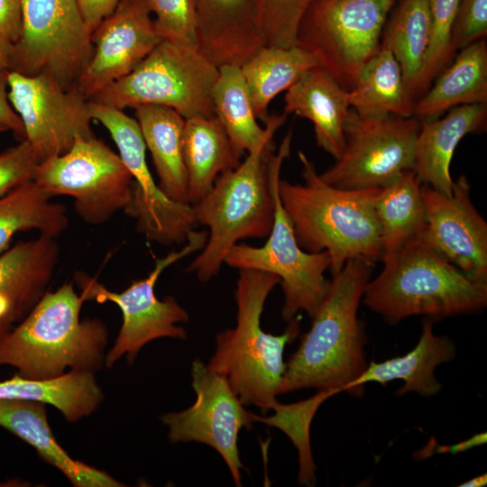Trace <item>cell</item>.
Returning <instances> with one entry per match:
<instances>
[{"label":"cell","instance_id":"6da1fadb","mask_svg":"<svg viewBox=\"0 0 487 487\" xmlns=\"http://www.w3.org/2000/svg\"><path fill=\"white\" fill-rule=\"evenodd\" d=\"M372 267L352 259L333 275L309 330L286 363L280 394L308 388L351 392L368 366L357 312Z\"/></svg>","mask_w":487,"mask_h":487},{"label":"cell","instance_id":"7a4b0ae2","mask_svg":"<svg viewBox=\"0 0 487 487\" xmlns=\"http://www.w3.org/2000/svg\"><path fill=\"white\" fill-rule=\"evenodd\" d=\"M304 184L279 181V195L300 247L326 251L337 273L352 259L374 264L382 258L374 200L380 187L344 189L326 183L299 151Z\"/></svg>","mask_w":487,"mask_h":487},{"label":"cell","instance_id":"3957f363","mask_svg":"<svg viewBox=\"0 0 487 487\" xmlns=\"http://www.w3.org/2000/svg\"><path fill=\"white\" fill-rule=\"evenodd\" d=\"M85 302L73 283L47 291L31 312L0 337V366L32 380L51 379L69 368L95 373L105 364L108 331L99 319L80 321Z\"/></svg>","mask_w":487,"mask_h":487},{"label":"cell","instance_id":"277c9868","mask_svg":"<svg viewBox=\"0 0 487 487\" xmlns=\"http://www.w3.org/2000/svg\"><path fill=\"white\" fill-rule=\"evenodd\" d=\"M279 282L272 273L239 270L234 291L236 325L216 335L215 352L207 364L226 379L244 405L265 411L271 409L280 394L286 370L285 345L299 333L295 317L280 335L268 334L261 326L265 301Z\"/></svg>","mask_w":487,"mask_h":487},{"label":"cell","instance_id":"5b68a950","mask_svg":"<svg viewBox=\"0 0 487 487\" xmlns=\"http://www.w3.org/2000/svg\"><path fill=\"white\" fill-rule=\"evenodd\" d=\"M381 262L363 301L391 325L413 316L434 321L474 313L487 305V283L471 279L417 239Z\"/></svg>","mask_w":487,"mask_h":487},{"label":"cell","instance_id":"8992f818","mask_svg":"<svg viewBox=\"0 0 487 487\" xmlns=\"http://www.w3.org/2000/svg\"><path fill=\"white\" fill-rule=\"evenodd\" d=\"M273 138L248 152L244 161L221 174L211 190L193 206L197 224L209 234L188 271L201 282L215 277L230 249L240 240L269 234L274 213L268 160Z\"/></svg>","mask_w":487,"mask_h":487},{"label":"cell","instance_id":"52a82bcc","mask_svg":"<svg viewBox=\"0 0 487 487\" xmlns=\"http://www.w3.org/2000/svg\"><path fill=\"white\" fill-rule=\"evenodd\" d=\"M292 131L283 138L276 153L268 160V173L273 197L274 213L271 229L262 246L236 244L227 253L225 263L238 270H256L276 275L284 294L281 317L289 322L299 311L311 318L315 315L329 284L324 273L329 269L327 252L309 253L299 244L292 223L279 195L280 170L289 156Z\"/></svg>","mask_w":487,"mask_h":487},{"label":"cell","instance_id":"ba28073f","mask_svg":"<svg viewBox=\"0 0 487 487\" xmlns=\"http://www.w3.org/2000/svg\"><path fill=\"white\" fill-rule=\"evenodd\" d=\"M217 75L218 66L199 50L161 41L131 72L90 100L121 110L166 106L185 119L212 117Z\"/></svg>","mask_w":487,"mask_h":487},{"label":"cell","instance_id":"9c48e42d","mask_svg":"<svg viewBox=\"0 0 487 487\" xmlns=\"http://www.w3.org/2000/svg\"><path fill=\"white\" fill-rule=\"evenodd\" d=\"M398 0H315L304 14L296 45L311 53L347 91L379 51Z\"/></svg>","mask_w":487,"mask_h":487},{"label":"cell","instance_id":"30bf717a","mask_svg":"<svg viewBox=\"0 0 487 487\" xmlns=\"http://www.w3.org/2000/svg\"><path fill=\"white\" fill-rule=\"evenodd\" d=\"M33 181L51 198L71 197L78 216L93 225L124 211L133 188L119 154L94 134L77 136L68 152L41 161Z\"/></svg>","mask_w":487,"mask_h":487},{"label":"cell","instance_id":"8fae6325","mask_svg":"<svg viewBox=\"0 0 487 487\" xmlns=\"http://www.w3.org/2000/svg\"><path fill=\"white\" fill-rule=\"evenodd\" d=\"M207 240L204 231L192 230L188 235L187 244L179 251H172L155 261V266L149 275L142 280H133L121 292L107 289L95 278L78 271L75 283L81 289L85 301L98 303L107 301L116 304L123 314V324L113 348L106 355L105 364L112 367L117 360L125 355L130 363H133L139 351L149 342L171 337L179 340L187 338V331L178 323H185L189 316L177 300L167 296L159 299L154 291L156 282L162 271L194 252L202 250Z\"/></svg>","mask_w":487,"mask_h":487},{"label":"cell","instance_id":"7c38bea8","mask_svg":"<svg viewBox=\"0 0 487 487\" xmlns=\"http://www.w3.org/2000/svg\"><path fill=\"white\" fill-rule=\"evenodd\" d=\"M419 129L415 116H367L350 108L343 152L320 177L344 189L382 187L413 170Z\"/></svg>","mask_w":487,"mask_h":487},{"label":"cell","instance_id":"4fadbf2b","mask_svg":"<svg viewBox=\"0 0 487 487\" xmlns=\"http://www.w3.org/2000/svg\"><path fill=\"white\" fill-rule=\"evenodd\" d=\"M14 45L12 70L49 73L66 89L77 88L92 51L76 0H22V31Z\"/></svg>","mask_w":487,"mask_h":487},{"label":"cell","instance_id":"5bb4252c","mask_svg":"<svg viewBox=\"0 0 487 487\" xmlns=\"http://www.w3.org/2000/svg\"><path fill=\"white\" fill-rule=\"evenodd\" d=\"M89 113L92 120L108 131L133 177L132 199L124 212L136 219L138 231L163 245L187 241L197 225L193 206L172 201L155 183L147 165L146 146L136 119L124 110L93 100H89Z\"/></svg>","mask_w":487,"mask_h":487},{"label":"cell","instance_id":"9a60e30c","mask_svg":"<svg viewBox=\"0 0 487 487\" xmlns=\"http://www.w3.org/2000/svg\"><path fill=\"white\" fill-rule=\"evenodd\" d=\"M8 98L39 163L68 152L77 136L94 134L89 99L51 75L7 72Z\"/></svg>","mask_w":487,"mask_h":487},{"label":"cell","instance_id":"2e32d148","mask_svg":"<svg viewBox=\"0 0 487 487\" xmlns=\"http://www.w3.org/2000/svg\"><path fill=\"white\" fill-rule=\"evenodd\" d=\"M195 403L179 412L161 416L170 442H198L215 449L226 464L236 486H242L244 469L237 446L241 428H252L253 413L244 409L226 379L207 368L200 360L192 363Z\"/></svg>","mask_w":487,"mask_h":487},{"label":"cell","instance_id":"e0dca14e","mask_svg":"<svg viewBox=\"0 0 487 487\" xmlns=\"http://www.w3.org/2000/svg\"><path fill=\"white\" fill-rule=\"evenodd\" d=\"M470 190L464 175L454 181L451 196L421 184L425 225L417 240L471 279L487 283V223Z\"/></svg>","mask_w":487,"mask_h":487},{"label":"cell","instance_id":"ac0fdd59","mask_svg":"<svg viewBox=\"0 0 487 487\" xmlns=\"http://www.w3.org/2000/svg\"><path fill=\"white\" fill-rule=\"evenodd\" d=\"M161 41L146 0H122L93 32L91 55L77 89L92 99L131 72Z\"/></svg>","mask_w":487,"mask_h":487},{"label":"cell","instance_id":"d6986e66","mask_svg":"<svg viewBox=\"0 0 487 487\" xmlns=\"http://www.w3.org/2000/svg\"><path fill=\"white\" fill-rule=\"evenodd\" d=\"M59 256L55 238L41 234L0 253V337L16 326L48 291Z\"/></svg>","mask_w":487,"mask_h":487},{"label":"cell","instance_id":"ffe728a7","mask_svg":"<svg viewBox=\"0 0 487 487\" xmlns=\"http://www.w3.org/2000/svg\"><path fill=\"white\" fill-rule=\"evenodd\" d=\"M198 50L216 66H241L264 41L256 0H196Z\"/></svg>","mask_w":487,"mask_h":487},{"label":"cell","instance_id":"44dd1931","mask_svg":"<svg viewBox=\"0 0 487 487\" xmlns=\"http://www.w3.org/2000/svg\"><path fill=\"white\" fill-rule=\"evenodd\" d=\"M487 126V104L461 105L442 118L420 120L413 171L421 184L451 196L454 180L450 164L455 148L469 133Z\"/></svg>","mask_w":487,"mask_h":487},{"label":"cell","instance_id":"7402d4cb","mask_svg":"<svg viewBox=\"0 0 487 487\" xmlns=\"http://www.w3.org/2000/svg\"><path fill=\"white\" fill-rule=\"evenodd\" d=\"M350 108L348 91L320 66L305 71L284 97V113L309 120L317 144L335 160L344 150L345 123Z\"/></svg>","mask_w":487,"mask_h":487},{"label":"cell","instance_id":"603a6c76","mask_svg":"<svg viewBox=\"0 0 487 487\" xmlns=\"http://www.w3.org/2000/svg\"><path fill=\"white\" fill-rule=\"evenodd\" d=\"M0 427L32 446L47 463L60 471L76 487H121L104 471L73 459L56 441L50 427L46 404L0 399Z\"/></svg>","mask_w":487,"mask_h":487},{"label":"cell","instance_id":"cb8c5ba5","mask_svg":"<svg viewBox=\"0 0 487 487\" xmlns=\"http://www.w3.org/2000/svg\"><path fill=\"white\" fill-rule=\"evenodd\" d=\"M455 355L453 341L446 336L435 335L433 321L427 318L423 321L420 338L411 351L381 363H370L353 382L350 393L361 396L367 382L386 384L399 379L404 384L399 389L398 395L415 391L423 397L434 396L442 388L435 376L436 368L450 362Z\"/></svg>","mask_w":487,"mask_h":487},{"label":"cell","instance_id":"d4e9b609","mask_svg":"<svg viewBox=\"0 0 487 487\" xmlns=\"http://www.w3.org/2000/svg\"><path fill=\"white\" fill-rule=\"evenodd\" d=\"M133 109L159 178V188L172 201L189 204L183 157L186 119L175 110L161 106L142 105Z\"/></svg>","mask_w":487,"mask_h":487},{"label":"cell","instance_id":"484cf974","mask_svg":"<svg viewBox=\"0 0 487 487\" xmlns=\"http://www.w3.org/2000/svg\"><path fill=\"white\" fill-rule=\"evenodd\" d=\"M215 116L224 127L235 156L253 151L273 138L285 123L287 114L270 115L262 128L257 122L240 66L222 65L212 90Z\"/></svg>","mask_w":487,"mask_h":487},{"label":"cell","instance_id":"4316f807","mask_svg":"<svg viewBox=\"0 0 487 487\" xmlns=\"http://www.w3.org/2000/svg\"><path fill=\"white\" fill-rule=\"evenodd\" d=\"M470 104H487L486 38L460 50L434 85L416 100L414 116L435 119L455 106Z\"/></svg>","mask_w":487,"mask_h":487},{"label":"cell","instance_id":"83f0119b","mask_svg":"<svg viewBox=\"0 0 487 487\" xmlns=\"http://www.w3.org/2000/svg\"><path fill=\"white\" fill-rule=\"evenodd\" d=\"M183 157L190 205L200 201L221 174L236 168L241 162L216 116L186 119Z\"/></svg>","mask_w":487,"mask_h":487},{"label":"cell","instance_id":"f1b7e54d","mask_svg":"<svg viewBox=\"0 0 487 487\" xmlns=\"http://www.w3.org/2000/svg\"><path fill=\"white\" fill-rule=\"evenodd\" d=\"M0 399L25 400L50 404L69 422L95 412L104 400L95 373L71 370L60 376L32 380L15 373L0 381Z\"/></svg>","mask_w":487,"mask_h":487},{"label":"cell","instance_id":"f546056e","mask_svg":"<svg viewBox=\"0 0 487 487\" xmlns=\"http://www.w3.org/2000/svg\"><path fill=\"white\" fill-rule=\"evenodd\" d=\"M350 107L367 116H414L415 99L393 54L381 46L348 91Z\"/></svg>","mask_w":487,"mask_h":487},{"label":"cell","instance_id":"4dcf8cb0","mask_svg":"<svg viewBox=\"0 0 487 487\" xmlns=\"http://www.w3.org/2000/svg\"><path fill=\"white\" fill-rule=\"evenodd\" d=\"M374 209L382 258L416 240L425 225V210L421 182L415 172L412 170H404L393 180L380 187Z\"/></svg>","mask_w":487,"mask_h":487},{"label":"cell","instance_id":"1f68e13d","mask_svg":"<svg viewBox=\"0 0 487 487\" xmlns=\"http://www.w3.org/2000/svg\"><path fill=\"white\" fill-rule=\"evenodd\" d=\"M317 66L316 58L298 45H263L257 50L240 66L257 118L266 122L271 101Z\"/></svg>","mask_w":487,"mask_h":487},{"label":"cell","instance_id":"d6a6232c","mask_svg":"<svg viewBox=\"0 0 487 487\" xmlns=\"http://www.w3.org/2000/svg\"><path fill=\"white\" fill-rule=\"evenodd\" d=\"M68 225L65 207L51 201L33 180L0 198V253L20 232L37 230L41 235L56 238Z\"/></svg>","mask_w":487,"mask_h":487},{"label":"cell","instance_id":"836d02e7","mask_svg":"<svg viewBox=\"0 0 487 487\" xmlns=\"http://www.w3.org/2000/svg\"><path fill=\"white\" fill-rule=\"evenodd\" d=\"M429 32L427 0H398L385 23L381 46L395 57L410 94L426 58Z\"/></svg>","mask_w":487,"mask_h":487},{"label":"cell","instance_id":"e575fe53","mask_svg":"<svg viewBox=\"0 0 487 487\" xmlns=\"http://www.w3.org/2000/svg\"><path fill=\"white\" fill-rule=\"evenodd\" d=\"M337 393L339 391L334 389L321 390L313 397L299 402L281 404L277 401L271 408L275 411L274 415L253 416L254 422L259 421L278 427L290 438L299 451V482L302 485L312 486L316 482L317 467L313 461L309 440L310 423L319 406Z\"/></svg>","mask_w":487,"mask_h":487},{"label":"cell","instance_id":"d590c367","mask_svg":"<svg viewBox=\"0 0 487 487\" xmlns=\"http://www.w3.org/2000/svg\"><path fill=\"white\" fill-rule=\"evenodd\" d=\"M459 0H427L430 32L426 58L411 95L418 100L449 65L455 51L453 33Z\"/></svg>","mask_w":487,"mask_h":487},{"label":"cell","instance_id":"8d00e7d4","mask_svg":"<svg viewBox=\"0 0 487 487\" xmlns=\"http://www.w3.org/2000/svg\"><path fill=\"white\" fill-rule=\"evenodd\" d=\"M315 0H256V20L265 45H296L299 23Z\"/></svg>","mask_w":487,"mask_h":487},{"label":"cell","instance_id":"74e56055","mask_svg":"<svg viewBox=\"0 0 487 487\" xmlns=\"http://www.w3.org/2000/svg\"><path fill=\"white\" fill-rule=\"evenodd\" d=\"M162 39L198 50L196 0H146Z\"/></svg>","mask_w":487,"mask_h":487},{"label":"cell","instance_id":"f35d334b","mask_svg":"<svg viewBox=\"0 0 487 487\" xmlns=\"http://www.w3.org/2000/svg\"><path fill=\"white\" fill-rule=\"evenodd\" d=\"M39 161L25 140L0 153V198L33 180Z\"/></svg>","mask_w":487,"mask_h":487},{"label":"cell","instance_id":"ab89813d","mask_svg":"<svg viewBox=\"0 0 487 487\" xmlns=\"http://www.w3.org/2000/svg\"><path fill=\"white\" fill-rule=\"evenodd\" d=\"M487 34V0H459L453 46L461 50Z\"/></svg>","mask_w":487,"mask_h":487},{"label":"cell","instance_id":"60d3db41","mask_svg":"<svg viewBox=\"0 0 487 487\" xmlns=\"http://www.w3.org/2000/svg\"><path fill=\"white\" fill-rule=\"evenodd\" d=\"M22 31V0H0V34L14 44Z\"/></svg>","mask_w":487,"mask_h":487},{"label":"cell","instance_id":"b9f144b4","mask_svg":"<svg viewBox=\"0 0 487 487\" xmlns=\"http://www.w3.org/2000/svg\"><path fill=\"white\" fill-rule=\"evenodd\" d=\"M84 23L89 31L93 32L109 16L122 0H76Z\"/></svg>","mask_w":487,"mask_h":487},{"label":"cell","instance_id":"7bdbcfd3","mask_svg":"<svg viewBox=\"0 0 487 487\" xmlns=\"http://www.w3.org/2000/svg\"><path fill=\"white\" fill-rule=\"evenodd\" d=\"M7 87V72L0 71V124L14 132L23 141L24 140L23 126L9 101Z\"/></svg>","mask_w":487,"mask_h":487},{"label":"cell","instance_id":"ee69618b","mask_svg":"<svg viewBox=\"0 0 487 487\" xmlns=\"http://www.w3.org/2000/svg\"><path fill=\"white\" fill-rule=\"evenodd\" d=\"M487 440V434L485 432L479 433L469 439L464 440L462 442H459L453 446H439L438 452L439 453H446L449 452L453 455L464 452L472 447L482 445L486 443Z\"/></svg>","mask_w":487,"mask_h":487},{"label":"cell","instance_id":"f6af8a7d","mask_svg":"<svg viewBox=\"0 0 487 487\" xmlns=\"http://www.w3.org/2000/svg\"><path fill=\"white\" fill-rule=\"evenodd\" d=\"M14 45L0 34V71L13 69Z\"/></svg>","mask_w":487,"mask_h":487},{"label":"cell","instance_id":"bcb514c9","mask_svg":"<svg viewBox=\"0 0 487 487\" xmlns=\"http://www.w3.org/2000/svg\"><path fill=\"white\" fill-rule=\"evenodd\" d=\"M487 483V474H481L473 479L459 484V487H481Z\"/></svg>","mask_w":487,"mask_h":487},{"label":"cell","instance_id":"7dc6e473","mask_svg":"<svg viewBox=\"0 0 487 487\" xmlns=\"http://www.w3.org/2000/svg\"><path fill=\"white\" fill-rule=\"evenodd\" d=\"M8 131L4 125L0 124V133Z\"/></svg>","mask_w":487,"mask_h":487}]
</instances>
